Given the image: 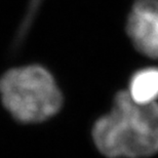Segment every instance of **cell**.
Wrapping results in <instances>:
<instances>
[{"mask_svg": "<svg viewBox=\"0 0 158 158\" xmlns=\"http://www.w3.org/2000/svg\"><path fill=\"white\" fill-rule=\"evenodd\" d=\"M0 94L5 108L22 122H40L62 106V94L53 77L40 66L8 71L0 79Z\"/></svg>", "mask_w": 158, "mask_h": 158, "instance_id": "2", "label": "cell"}, {"mask_svg": "<svg viewBox=\"0 0 158 158\" xmlns=\"http://www.w3.org/2000/svg\"><path fill=\"white\" fill-rule=\"evenodd\" d=\"M126 29L139 52L158 59V0H137Z\"/></svg>", "mask_w": 158, "mask_h": 158, "instance_id": "3", "label": "cell"}, {"mask_svg": "<svg viewBox=\"0 0 158 158\" xmlns=\"http://www.w3.org/2000/svg\"><path fill=\"white\" fill-rule=\"evenodd\" d=\"M94 144L109 158H143L158 152V104H139L128 91L115 97L109 114L94 126Z\"/></svg>", "mask_w": 158, "mask_h": 158, "instance_id": "1", "label": "cell"}, {"mask_svg": "<svg viewBox=\"0 0 158 158\" xmlns=\"http://www.w3.org/2000/svg\"><path fill=\"white\" fill-rule=\"evenodd\" d=\"M131 99L139 104L156 103L158 99V68H145L135 72L127 90Z\"/></svg>", "mask_w": 158, "mask_h": 158, "instance_id": "4", "label": "cell"}]
</instances>
